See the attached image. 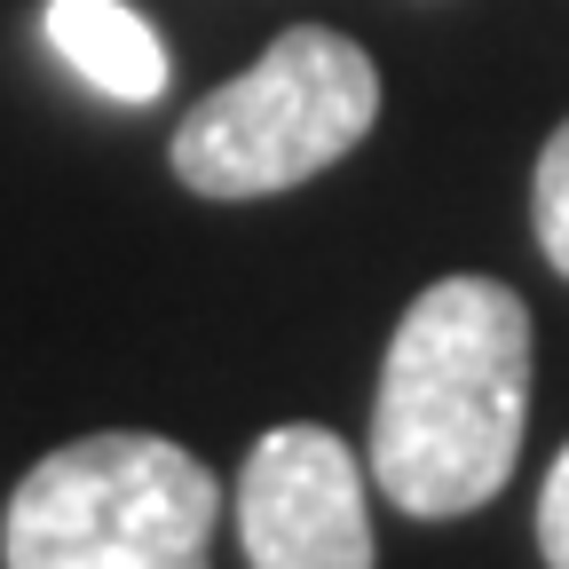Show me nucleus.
I'll return each instance as SVG.
<instances>
[{
	"label": "nucleus",
	"instance_id": "obj_4",
	"mask_svg": "<svg viewBox=\"0 0 569 569\" xmlns=\"http://www.w3.org/2000/svg\"><path fill=\"white\" fill-rule=\"evenodd\" d=\"M238 538L253 569H372L365 459L317 419H284L238 467Z\"/></svg>",
	"mask_w": 569,
	"mask_h": 569
},
{
	"label": "nucleus",
	"instance_id": "obj_7",
	"mask_svg": "<svg viewBox=\"0 0 569 569\" xmlns=\"http://www.w3.org/2000/svg\"><path fill=\"white\" fill-rule=\"evenodd\" d=\"M538 553H546V569H569V443L553 451L546 490H538Z\"/></svg>",
	"mask_w": 569,
	"mask_h": 569
},
{
	"label": "nucleus",
	"instance_id": "obj_1",
	"mask_svg": "<svg viewBox=\"0 0 569 569\" xmlns=\"http://www.w3.org/2000/svg\"><path fill=\"white\" fill-rule=\"evenodd\" d=\"M530 427V309L498 277H436L403 309L372 396V482L419 522L507 490Z\"/></svg>",
	"mask_w": 569,
	"mask_h": 569
},
{
	"label": "nucleus",
	"instance_id": "obj_2",
	"mask_svg": "<svg viewBox=\"0 0 569 569\" xmlns=\"http://www.w3.org/2000/svg\"><path fill=\"white\" fill-rule=\"evenodd\" d=\"M222 482L167 436H80L48 451L0 515L9 569H213Z\"/></svg>",
	"mask_w": 569,
	"mask_h": 569
},
{
	"label": "nucleus",
	"instance_id": "obj_3",
	"mask_svg": "<svg viewBox=\"0 0 569 569\" xmlns=\"http://www.w3.org/2000/svg\"><path fill=\"white\" fill-rule=\"evenodd\" d=\"M380 119V71L332 24L277 32L269 56L222 80L174 127V174L198 198H277L340 167Z\"/></svg>",
	"mask_w": 569,
	"mask_h": 569
},
{
	"label": "nucleus",
	"instance_id": "obj_6",
	"mask_svg": "<svg viewBox=\"0 0 569 569\" xmlns=\"http://www.w3.org/2000/svg\"><path fill=\"white\" fill-rule=\"evenodd\" d=\"M530 222H538V253L569 277V119L546 134L538 174H530Z\"/></svg>",
	"mask_w": 569,
	"mask_h": 569
},
{
	"label": "nucleus",
	"instance_id": "obj_5",
	"mask_svg": "<svg viewBox=\"0 0 569 569\" xmlns=\"http://www.w3.org/2000/svg\"><path fill=\"white\" fill-rule=\"evenodd\" d=\"M48 40L111 103H159L167 80H174L167 40L151 32L142 9H127V0H48Z\"/></svg>",
	"mask_w": 569,
	"mask_h": 569
}]
</instances>
